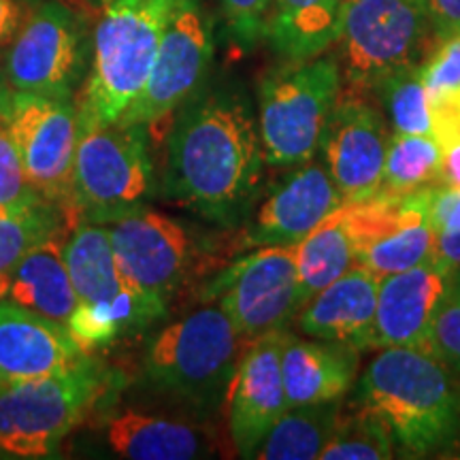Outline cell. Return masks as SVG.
Masks as SVG:
<instances>
[{"label":"cell","mask_w":460,"mask_h":460,"mask_svg":"<svg viewBox=\"0 0 460 460\" xmlns=\"http://www.w3.org/2000/svg\"><path fill=\"white\" fill-rule=\"evenodd\" d=\"M264 164L258 115L245 92L199 90L172 122L160 192L207 222L234 228L254 211Z\"/></svg>","instance_id":"cell-1"},{"label":"cell","mask_w":460,"mask_h":460,"mask_svg":"<svg viewBox=\"0 0 460 460\" xmlns=\"http://www.w3.org/2000/svg\"><path fill=\"white\" fill-rule=\"evenodd\" d=\"M360 402L411 456L437 450L460 429V386L427 349L382 348L362 376Z\"/></svg>","instance_id":"cell-2"},{"label":"cell","mask_w":460,"mask_h":460,"mask_svg":"<svg viewBox=\"0 0 460 460\" xmlns=\"http://www.w3.org/2000/svg\"><path fill=\"white\" fill-rule=\"evenodd\" d=\"M180 0H113L92 34L90 68L77 101L79 124H113L141 96Z\"/></svg>","instance_id":"cell-3"},{"label":"cell","mask_w":460,"mask_h":460,"mask_svg":"<svg viewBox=\"0 0 460 460\" xmlns=\"http://www.w3.org/2000/svg\"><path fill=\"white\" fill-rule=\"evenodd\" d=\"M65 258L77 295L66 329L85 352L113 343L122 335L141 332L169 314V309L149 301L124 278L107 224H75L66 237Z\"/></svg>","instance_id":"cell-4"},{"label":"cell","mask_w":460,"mask_h":460,"mask_svg":"<svg viewBox=\"0 0 460 460\" xmlns=\"http://www.w3.org/2000/svg\"><path fill=\"white\" fill-rule=\"evenodd\" d=\"M243 341L222 307L199 309L152 339L143 354V376L158 393L209 410L228 399Z\"/></svg>","instance_id":"cell-5"},{"label":"cell","mask_w":460,"mask_h":460,"mask_svg":"<svg viewBox=\"0 0 460 460\" xmlns=\"http://www.w3.org/2000/svg\"><path fill=\"white\" fill-rule=\"evenodd\" d=\"M337 58L288 60L267 73L258 90V128L264 160L273 169H295L318 156L331 115L341 99Z\"/></svg>","instance_id":"cell-6"},{"label":"cell","mask_w":460,"mask_h":460,"mask_svg":"<svg viewBox=\"0 0 460 460\" xmlns=\"http://www.w3.org/2000/svg\"><path fill=\"white\" fill-rule=\"evenodd\" d=\"M111 386L101 360L85 354L71 369L0 390V458H51Z\"/></svg>","instance_id":"cell-7"},{"label":"cell","mask_w":460,"mask_h":460,"mask_svg":"<svg viewBox=\"0 0 460 460\" xmlns=\"http://www.w3.org/2000/svg\"><path fill=\"white\" fill-rule=\"evenodd\" d=\"M154 190L147 126L79 124L68 214L79 222L111 224L143 209Z\"/></svg>","instance_id":"cell-8"},{"label":"cell","mask_w":460,"mask_h":460,"mask_svg":"<svg viewBox=\"0 0 460 460\" xmlns=\"http://www.w3.org/2000/svg\"><path fill=\"white\" fill-rule=\"evenodd\" d=\"M435 39L427 0H354L339 28V66L349 88L377 90L427 60Z\"/></svg>","instance_id":"cell-9"},{"label":"cell","mask_w":460,"mask_h":460,"mask_svg":"<svg viewBox=\"0 0 460 460\" xmlns=\"http://www.w3.org/2000/svg\"><path fill=\"white\" fill-rule=\"evenodd\" d=\"M90 51L84 17L62 0H45L15 34L4 79L15 92L73 99L85 77Z\"/></svg>","instance_id":"cell-10"},{"label":"cell","mask_w":460,"mask_h":460,"mask_svg":"<svg viewBox=\"0 0 460 460\" xmlns=\"http://www.w3.org/2000/svg\"><path fill=\"white\" fill-rule=\"evenodd\" d=\"M0 119L7 126L34 190L68 214L79 139L77 102L15 92L7 84L0 96Z\"/></svg>","instance_id":"cell-11"},{"label":"cell","mask_w":460,"mask_h":460,"mask_svg":"<svg viewBox=\"0 0 460 460\" xmlns=\"http://www.w3.org/2000/svg\"><path fill=\"white\" fill-rule=\"evenodd\" d=\"M214 48V22L203 3L180 0L164 28L146 88L119 122L152 126L180 111L203 85Z\"/></svg>","instance_id":"cell-12"},{"label":"cell","mask_w":460,"mask_h":460,"mask_svg":"<svg viewBox=\"0 0 460 460\" xmlns=\"http://www.w3.org/2000/svg\"><path fill=\"white\" fill-rule=\"evenodd\" d=\"M107 228L124 278L149 301L169 309V301L192 273L200 250L188 224L143 207L107 224Z\"/></svg>","instance_id":"cell-13"},{"label":"cell","mask_w":460,"mask_h":460,"mask_svg":"<svg viewBox=\"0 0 460 460\" xmlns=\"http://www.w3.org/2000/svg\"><path fill=\"white\" fill-rule=\"evenodd\" d=\"M214 292L247 343L284 331L301 309L295 247H258L230 264L214 284Z\"/></svg>","instance_id":"cell-14"},{"label":"cell","mask_w":460,"mask_h":460,"mask_svg":"<svg viewBox=\"0 0 460 460\" xmlns=\"http://www.w3.org/2000/svg\"><path fill=\"white\" fill-rule=\"evenodd\" d=\"M343 205V194L332 181L326 164L315 158L309 160L295 166L264 200L256 203L250 217L241 224L237 250L295 245Z\"/></svg>","instance_id":"cell-15"},{"label":"cell","mask_w":460,"mask_h":460,"mask_svg":"<svg viewBox=\"0 0 460 460\" xmlns=\"http://www.w3.org/2000/svg\"><path fill=\"white\" fill-rule=\"evenodd\" d=\"M390 137L393 130L376 107L358 96L339 99L320 152L345 203H362L382 192Z\"/></svg>","instance_id":"cell-16"},{"label":"cell","mask_w":460,"mask_h":460,"mask_svg":"<svg viewBox=\"0 0 460 460\" xmlns=\"http://www.w3.org/2000/svg\"><path fill=\"white\" fill-rule=\"evenodd\" d=\"M284 332H269L247 343L230 384V437L241 458H254L264 437L288 410L284 379H281Z\"/></svg>","instance_id":"cell-17"},{"label":"cell","mask_w":460,"mask_h":460,"mask_svg":"<svg viewBox=\"0 0 460 460\" xmlns=\"http://www.w3.org/2000/svg\"><path fill=\"white\" fill-rule=\"evenodd\" d=\"M458 273L429 261L379 279L376 349L418 348L430 352V332L441 303Z\"/></svg>","instance_id":"cell-18"},{"label":"cell","mask_w":460,"mask_h":460,"mask_svg":"<svg viewBox=\"0 0 460 460\" xmlns=\"http://www.w3.org/2000/svg\"><path fill=\"white\" fill-rule=\"evenodd\" d=\"M85 354L66 324L0 298V390L71 369Z\"/></svg>","instance_id":"cell-19"},{"label":"cell","mask_w":460,"mask_h":460,"mask_svg":"<svg viewBox=\"0 0 460 460\" xmlns=\"http://www.w3.org/2000/svg\"><path fill=\"white\" fill-rule=\"evenodd\" d=\"M377 290V275L356 264L301 305L298 329L307 337L345 345L354 352L376 349Z\"/></svg>","instance_id":"cell-20"},{"label":"cell","mask_w":460,"mask_h":460,"mask_svg":"<svg viewBox=\"0 0 460 460\" xmlns=\"http://www.w3.org/2000/svg\"><path fill=\"white\" fill-rule=\"evenodd\" d=\"M358 352L345 345L284 332L281 379L288 407L341 401L354 386Z\"/></svg>","instance_id":"cell-21"},{"label":"cell","mask_w":460,"mask_h":460,"mask_svg":"<svg viewBox=\"0 0 460 460\" xmlns=\"http://www.w3.org/2000/svg\"><path fill=\"white\" fill-rule=\"evenodd\" d=\"M105 439L115 456L130 460H194L214 452L211 435L197 424L135 410L115 413Z\"/></svg>","instance_id":"cell-22"},{"label":"cell","mask_w":460,"mask_h":460,"mask_svg":"<svg viewBox=\"0 0 460 460\" xmlns=\"http://www.w3.org/2000/svg\"><path fill=\"white\" fill-rule=\"evenodd\" d=\"M430 190L433 188L429 186L401 197L386 226L360 247V267L382 279L433 256L437 230L429 214Z\"/></svg>","instance_id":"cell-23"},{"label":"cell","mask_w":460,"mask_h":460,"mask_svg":"<svg viewBox=\"0 0 460 460\" xmlns=\"http://www.w3.org/2000/svg\"><path fill=\"white\" fill-rule=\"evenodd\" d=\"M66 237L65 228L34 247L9 275L4 295L7 301L62 324H66L77 305L65 258Z\"/></svg>","instance_id":"cell-24"},{"label":"cell","mask_w":460,"mask_h":460,"mask_svg":"<svg viewBox=\"0 0 460 460\" xmlns=\"http://www.w3.org/2000/svg\"><path fill=\"white\" fill-rule=\"evenodd\" d=\"M292 247H295L301 305H305L322 288L358 264V245L349 220V205L345 203L332 211Z\"/></svg>","instance_id":"cell-25"},{"label":"cell","mask_w":460,"mask_h":460,"mask_svg":"<svg viewBox=\"0 0 460 460\" xmlns=\"http://www.w3.org/2000/svg\"><path fill=\"white\" fill-rule=\"evenodd\" d=\"M341 0H275L267 39L286 60H309L337 43Z\"/></svg>","instance_id":"cell-26"},{"label":"cell","mask_w":460,"mask_h":460,"mask_svg":"<svg viewBox=\"0 0 460 460\" xmlns=\"http://www.w3.org/2000/svg\"><path fill=\"white\" fill-rule=\"evenodd\" d=\"M341 401L318 402V405L288 407L254 458L261 460H320V454L335 433Z\"/></svg>","instance_id":"cell-27"},{"label":"cell","mask_w":460,"mask_h":460,"mask_svg":"<svg viewBox=\"0 0 460 460\" xmlns=\"http://www.w3.org/2000/svg\"><path fill=\"white\" fill-rule=\"evenodd\" d=\"M66 211L39 197L20 205H0V298L7 295L9 275L51 234L65 230Z\"/></svg>","instance_id":"cell-28"},{"label":"cell","mask_w":460,"mask_h":460,"mask_svg":"<svg viewBox=\"0 0 460 460\" xmlns=\"http://www.w3.org/2000/svg\"><path fill=\"white\" fill-rule=\"evenodd\" d=\"M422 77L433 109L435 139L446 149L460 141V34L439 41L422 62Z\"/></svg>","instance_id":"cell-29"},{"label":"cell","mask_w":460,"mask_h":460,"mask_svg":"<svg viewBox=\"0 0 460 460\" xmlns=\"http://www.w3.org/2000/svg\"><path fill=\"white\" fill-rule=\"evenodd\" d=\"M444 147L433 135H399L393 132L384 166L382 192L405 197L437 181Z\"/></svg>","instance_id":"cell-30"},{"label":"cell","mask_w":460,"mask_h":460,"mask_svg":"<svg viewBox=\"0 0 460 460\" xmlns=\"http://www.w3.org/2000/svg\"><path fill=\"white\" fill-rule=\"evenodd\" d=\"M394 437L382 418L360 402V410L339 413L335 433L320 460H388L394 456Z\"/></svg>","instance_id":"cell-31"},{"label":"cell","mask_w":460,"mask_h":460,"mask_svg":"<svg viewBox=\"0 0 460 460\" xmlns=\"http://www.w3.org/2000/svg\"><path fill=\"white\" fill-rule=\"evenodd\" d=\"M377 90L393 132L435 137L433 109L422 77V65L393 75Z\"/></svg>","instance_id":"cell-32"},{"label":"cell","mask_w":460,"mask_h":460,"mask_svg":"<svg viewBox=\"0 0 460 460\" xmlns=\"http://www.w3.org/2000/svg\"><path fill=\"white\" fill-rule=\"evenodd\" d=\"M230 34L241 48L250 49L267 39L275 0H217Z\"/></svg>","instance_id":"cell-33"},{"label":"cell","mask_w":460,"mask_h":460,"mask_svg":"<svg viewBox=\"0 0 460 460\" xmlns=\"http://www.w3.org/2000/svg\"><path fill=\"white\" fill-rule=\"evenodd\" d=\"M430 352L454 373H460V273L437 312L430 332Z\"/></svg>","instance_id":"cell-34"},{"label":"cell","mask_w":460,"mask_h":460,"mask_svg":"<svg viewBox=\"0 0 460 460\" xmlns=\"http://www.w3.org/2000/svg\"><path fill=\"white\" fill-rule=\"evenodd\" d=\"M39 197L41 194L28 180L20 152L0 119V205H20Z\"/></svg>","instance_id":"cell-35"},{"label":"cell","mask_w":460,"mask_h":460,"mask_svg":"<svg viewBox=\"0 0 460 460\" xmlns=\"http://www.w3.org/2000/svg\"><path fill=\"white\" fill-rule=\"evenodd\" d=\"M435 41L460 34V0H427Z\"/></svg>","instance_id":"cell-36"},{"label":"cell","mask_w":460,"mask_h":460,"mask_svg":"<svg viewBox=\"0 0 460 460\" xmlns=\"http://www.w3.org/2000/svg\"><path fill=\"white\" fill-rule=\"evenodd\" d=\"M24 20V4L20 0H0V48L13 43Z\"/></svg>","instance_id":"cell-37"},{"label":"cell","mask_w":460,"mask_h":460,"mask_svg":"<svg viewBox=\"0 0 460 460\" xmlns=\"http://www.w3.org/2000/svg\"><path fill=\"white\" fill-rule=\"evenodd\" d=\"M433 256L444 262L454 273H460V230L454 233H437Z\"/></svg>","instance_id":"cell-38"},{"label":"cell","mask_w":460,"mask_h":460,"mask_svg":"<svg viewBox=\"0 0 460 460\" xmlns=\"http://www.w3.org/2000/svg\"><path fill=\"white\" fill-rule=\"evenodd\" d=\"M437 181L441 188L460 190V141L444 149V160H441Z\"/></svg>","instance_id":"cell-39"},{"label":"cell","mask_w":460,"mask_h":460,"mask_svg":"<svg viewBox=\"0 0 460 460\" xmlns=\"http://www.w3.org/2000/svg\"><path fill=\"white\" fill-rule=\"evenodd\" d=\"M88 3L92 4V7H101V9H105L109 3H113V0H88Z\"/></svg>","instance_id":"cell-40"},{"label":"cell","mask_w":460,"mask_h":460,"mask_svg":"<svg viewBox=\"0 0 460 460\" xmlns=\"http://www.w3.org/2000/svg\"><path fill=\"white\" fill-rule=\"evenodd\" d=\"M354 3V0H341V7H343V11L345 9H348L349 7V4H352Z\"/></svg>","instance_id":"cell-41"},{"label":"cell","mask_w":460,"mask_h":460,"mask_svg":"<svg viewBox=\"0 0 460 460\" xmlns=\"http://www.w3.org/2000/svg\"><path fill=\"white\" fill-rule=\"evenodd\" d=\"M4 88H7V85H0V96H3V92H4Z\"/></svg>","instance_id":"cell-42"},{"label":"cell","mask_w":460,"mask_h":460,"mask_svg":"<svg viewBox=\"0 0 460 460\" xmlns=\"http://www.w3.org/2000/svg\"><path fill=\"white\" fill-rule=\"evenodd\" d=\"M20 3H22V4H24V3H32V0H20Z\"/></svg>","instance_id":"cell-43"}]
</instances>
